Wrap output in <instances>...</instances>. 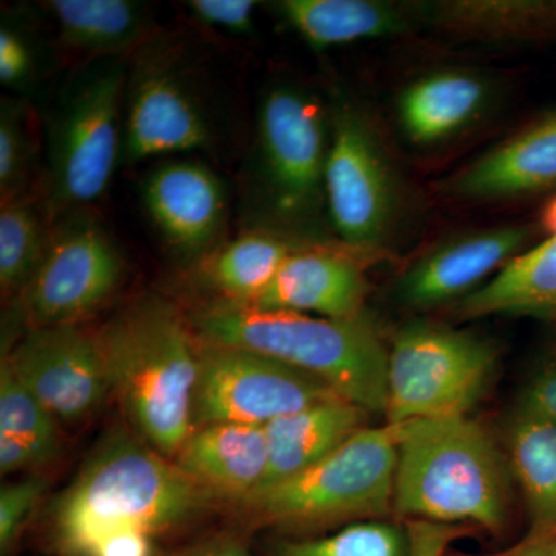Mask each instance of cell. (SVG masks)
I'll list each match as a JSON object with an SVG mask.
<instances>
[{
    "mask_svg": "<svg viewBox=\"0 0 556 556\" xmlns=\"http://www.w3.org/2000/svg\"><path fill=\"white\" fill-rule=\"evenodd\" d=\"M507 460L521 489L529 535L556 532V426L515 407L507 424Z\"/></svg>",
    "mask_w": 556,
    "mask_h": 556,
    "instance_id": "24",
    "label": "cell"
},
{
    "mask_svg": "<svg viewBox=\"0 0 556 556\" xmlns=\"http://www.w3.org/2000/svg\"><path fill=\"white\" fill-rule=\"evenodd\" d=\"M161 556H252L243 538L237 535H223L206 538L199 543L179 547L169 554Z\"/></svg>",
    "mask_w": 556,
    "mask_h": 556,
    "instance_id": "36",
    "label": "cell"
},
{
    "mask_svg": "<svg viewBox=\"0 0 556 556\" xmlns=\"http://www.w3.org/2000/svg\"><path fill=\"white\" fill-rule=\"evenodd\" d=\"M174 463L215 496L243 501L268 473L265 427L215 424L195 428Z\"/></svg>",
    "mask_w": 556,
    "mask_h": 556,
    "instance_id": "18",
    "label": "cell"
},
{
    "mask_svg": "<svg viewBox=\"0 0 556 556\" xmlns=\"http://www.w3.org/2000/svg\"><path fill=\"white\" fill-rule=\"evenodd\" d=\"M416 11L417 20L460 39L518 43L556 36V0H441Z\"/></svg>",
    "mask_w": 556,
    "mask_h": 556,
    "instance_id": "21",
    "label": "cell"
},
{
    "mask_svg": "<svg viewBox=\"0 0 556 556\" xmlns=\"http://www.w3.org/2000/svg\"><path fill=\"white\" fill-rule=\"evenodd\" d=\"M407 527L361 521L311 540H278L270 556H408Z\"/></svg>",
    "mask_w": 556,
    "mask_h": 556,
    "instance_id": "28",
    "label": "cell"
},
{
    "mask_svg": "<svg viewBox=\"0 0 556 556\" xmlns=\"http://www.w3.org/2000/svg\"><path fill=\"white\" fill-rule=\"evenodd\" d=\"M409 540L408 556H447L453 541L467 532L466 526L439 525V522L408 519L405 521Z\"/></svg>",
    "mask_w": 556,
    "mask_h": 556,
    "instance_id": "35",
    "label": "cell"
},
{
    "mask_svg": "<svg viewBox=\"0 0 556 556\" xmlns=\"http://www.w3.org/2000/svg\"><path fill=\"white\" fill-rule=\"evenodd\" d=\"M258 144L274 206L291 218L314 214L325 200L328 156L316 98L298 87H273L260 104Z\"/></svg>",
    "mask_w": 556,
    "mask_h": 556,
    "instance_id": "11",
    "label": "cell"
},
{
    "mask_svg": "<svg viewBox=\"0 0 556 556\" xmlns=\"http://www.w3.org/2000/svg\"><path fill=\"white\" fill-rule=\"evenodd\" d=\"M211 126L200 102L177 73L146 65L129 86L123 156L127 163L211 144Z\"/></svg>",
    "mask_w": 556,
    "mask_h": 556,
    "instance_id": "13",
    "label": "cell"
},
{
    "mask_svg": "<svg viewBox=\"0 0 556 556\" xmlns=\"http://www.w3.org/2000/svg\"><path fill=\"white\" fill-rule=\"evenodd\" d=\"M215 497L141 438L115 433L54 504L51 543L61 556H90L126 533L159 540L199 517Z\"/></svg>",
    "mask_w": 556,
    "mask_h": 556,
    "instance_id": "1",
    "label": "cell"
},
{
    "mask_svg": "<svg viewBox=\"0 0 556 556\" xmlns=\"http://www.w3.org/2000/svg\"><path fill=\"white\" fill-rule=\"evenodd\" d=\"M390 427L397 445L394 514L405 521L506 526L514 477L481 424L460 416Z\"/></svg>",
    "mask_w": 556,
    "mask_h": 556,
    "instance_id": "3",
    "label": "cell"
},
{
    "mask_svg": "<svg viewBox=\"0 0 556 556\" xmlns=\"http://www.w3.org/2000/svg\"><path fill=\"white\" fill-rule=\"evenodd\" d=\"M61 38L102 60L130 50L149 30V11L134 0H51Z\"/></svg>",
    "mask_w": 556,
    "mask_h": 556,
    "instance_id": "25",
    "label": "cell"
},
{
    "mask_svg": "<svg viewBox=\"0 0 556 556\" xmlns=\"http://www.w3.org/2000/svg\"><path fill=\"white\" fill-rule=\"evenodd\" d=\"M126 83L124 62L108 58L80 70L62 91L49 130L54 206L80 211L108 190L123 155L121 105Z\"/></svg>",
    "mask_w": 556,
    "mask_h": 556,
    "instance_id": "7",
    "label": "cell"
},
{
    "mask_svg": "<svg viewBox=\"0 0 556 556\" xmlns=\"http://www.w3.org/2000/svg\"><path fill=\"white\" fill-rule=\"evenodd\" d=\"M489 97V84L481 76L464 70H441L413 80L402 90L399 123L415 144H437L473 123Z\"/></svg>",
    "mask_w": 556,
    "mask_h": 556,
    "instance_id": "20",
    "label": "cell"
},
{
    "mask_svg": "<svg viewBox=\"0 0 556 556\" xmlns=\"http://www.w3.org/2000/svg\"><path fill=\"white\" fill-rule=\"evenodd\" d=\"M50 233L28 201L2 204L0 212V285L3 294L21 295L35 277L49 247Z\"/></svg>",
    "mask_w": 556,
    "mask_h": 556,
    "instance_id": "27",
    "label": "cell"
},
{
    "mask_svg": "<svg viewBox=\"0 0 556 556\" xmlns=\"http://www.w3.org/2000/svg\"><path fill=\"white\" fill-rule=\"evenodd\" d=\"M367 278L357 263L334 252H292L268 288L248 306L351 318L365 313Z\"/></svg>",
    "mask_w": 556,
    "mask_h": 556,
    "instance_id": "16",
    "label": "cell"
},
{
    "mask_svg": "<svg viewBox=\"0 0 556 556\" xmlns=\"http://www.w3.org/2000/svg\"><path fill=\"white\" fill-rule=\"evenodd\" d=\"M0 434L20 439L31 450L39 466L53 459L60 450L56 417L3 362L0 368Z\"/></svg>",
    "mask_w": 556,
    "mask_h": 556,
    "instance_id": "29",
    "label": "cell"
},
{
    "mask_svg": "<svg viewBox=\"0 0 556 556\" xmlns=\"http://www.w3.org/2000/svg\"><path fill=\"white\" fill-rule=\"evenodd\" d=\"M100 332L112 391L142 441L174 460L193 431L199 336L166 300L148 298Z\"/></svg>",
    "mask_w": 556,
    "mask_h": 556,
    "instance_id": "2",
    "label": "cell"
},
{
    "mask_svg": "<svg viewBox=\"0 0 556 556\" xmlns=\"http://www.w3.org/2000/svg\"><path fill=\"white\" fill-rule=\"evenodd\" d=\"M365 416L367 412L340 399L273 420L265 426L269 464L265 482L258 490L316 466L364 428Z\"/></svg>",
    "mask_w": 556,
    "mask_h": 556,
    "instance_id": "19",
    "label": "cell"
},
{
    "mask_svg": "<svg viewBox=\"0 0 556 556\" xmlns=\"http://www.w3.org/2000/svg\"><path fill=\"white\" fill-rule=\"evenodd\" d=\"M298 248L265 232L244 233L207 254L201 262L204 281L222 302L249 305L268 288L289 255Z\"/></svg>",
    "mask_w": 556,
    "mask_h": 556,
    "instance_id": "26",
    "label": "cell"
},
{
    "mask_svg": "<svg viewBox=\"0 0 556 556\" xmlns=\"http://www.w3.org/2000/svg\"><path fill=\"white\" fill-rule=\"evenodd\" d=\"M31 141L20 104L3 101L0 113V192L2 204L20 199L30 174Z\"/></svg>",
    "mask_w": 556,
    "mask_h": 556,
    "instance_id": "30",
    "label": "cell"
},
{
    "mask_svg": "<svg viewBox=\"0 0 556 556\" xmlns=\"http://www.w3.org/2000/svg\"><path fill=\"white\" fill-rule=\"evenodd\" d=\"M39 466L38 459L27 445L10 434H0V471L2 475L16 473Z\"/></svg>",
    "mask_w": 556,
    "mask_h": 556,
    "instance_id": "37",
    "label": "cell"
},
{
    "mask_svg": "<svg viewBox=\"0 0 556 556\" xmlns=\"http://www.w3.org/2000/svg\"><path fill=\"white\" fill-rule=\"evenodd\" d=\"M397 445L393 428H361L298 477L241 501L269 525L314 527L382 521L394 511Z\"/></svg>",
    "mask_w": 556,
    "mask_h": 556,
    "instance_id": "5",
    "label": "cell"
},
{
    "mask_svg": "<svg viewBox=\"0 0 556 556\" xmlns=\"http://www.w3.org/2000/svg\"><path fill=\"white\" fill-rule=\"evenodd\" d=\"M529 239L527 226H501L445 241L401 277L399 298L413 308L463 300L517 257Z\"/></svg>",
    "mask_w": 556,
    "mask_h": 556,
    "instance_id": "14",
    "label": "cell"
},
{
    "mask_svg": "<svg viewBox=\"0 0 556 556\" xmlns=\"http://www.w3.org/2000/svg\"><path fill=\"white\" fill-rule=\"evenodd\" d=\"M459 316H556V232L460 300Z\"/></svg>",
    "mask_w": 556,
    "mask_h": 556,
    "instance_id": "23",
    "label": "cell"
},
{
    "mask_svg": "<svg viewBox=\"0 0 556 556\" xmlns=\"http://www.w3.org/2000/svg\"><path fill=\"white\" fill-rule=\"evenodd\" d=\"M325 200L348 248L361 254L382 248L397 214L396 181L367 119L345 102L332 110Z\"/></svg>",
    "mask_w": 556,
    "mask_h": 556,
    "instance_id": "9",
    "label": "cell"
},
{
    "mask_svg": "<svg viewBox=\"0 0 556 556\" xmlns=\"http://www.w3.org/2000/svg\"><path fill=\"white\" fill-rule=\"evenodd\" d=\"M556 188V113L507 139L447 181L466 200H501Z\"/></svg>",
    "mask_w": 556,
    "mask_h": 556,
    "instance_id": "17",
    "label": "cell"
},
{
    "mask_svg": "<svg viewBox=\"0 0 556 556\" xmlns=\"http://www.w3.org/2000/svg\"><path fill=\"white\" fill-rule=\"evenodd\" d=\"M3 364L62 422H79L112 391L100 332L83 324L28 329Z\"/></svg>",
    "mask_w": 556,
    "mask_h": 556,
    "instance_id": "12",
    "label": "cell"
},
{
    "mask_svg": "<svg viewBox=\"0 0 556 556\" xmlns=\"http://www.w3.org/2000/svg\"><path fill=\"white\" fill-rule=\"evenodd\" d=\"M257 2L252 0H190L188 9L193 16L211 27L223 28L237 35L254 31V13Z\"/></svg>",
    "mask_w": 556,
    "mask_h": 556,
    "instance_id": "33",
    "label": "cell"
},
{
    "mask_svg": "<svg viewBox=\"0 0 556 556\" xmlns=\"http://www.w3.org/2000/svg\"><path fill=\"white\" fill-rule=\"evenodd\" d=\"M500 348L475 332L433 324L402 328L388 351V426L467 416L496 371Z\"/></svg>",
    "mask_w": 556,
    "mask_h": 556,
    "instance_id": "6",
    "label": "cell"
},
{
    "mask_svg": "<svg viewBox=\"0 0 556 556\" xmlns=\"http://www.w3.org/2000/svg\"><path fill=\"white\" fill-rule=\"evenodd\" d=\"M277 10L314 50L404 35L417 20L416 9L380 0H283Z\"/></svg>",
    "mask_w": 556,
    "mask_h": 556,
    "instance_id": "22",
    "label": "cell"
},
{
    "mask_svg": "<svg viewBox=\"0 0 556 556\" xmlns=\"http://www.w3.org/2000/svg\"><path fill=\"white\" fill-rule=\"evenodd\" d=\"M189 321L201 339L276 358L364 412L386 413L388 351L365 313L328 318L218 302Z\"/></svg>",
    "mask_w": 556,
    "mask_h": 556,
    "instance_id": "4",
    "label": "cell"
},
{
    "mask_svg": "<svg viewBox=\"0 0 556 556\" xmlns=\"http://www.w3.org/2000/svg\"><path fill=\"white\" fill-rule=\"evenodd\" d=\"M517 405L556 426V358L544 362L530 375Z\"/></svg>",
    "mask_w": 556,
    "mask_h": 556,
    "instance_id": "34",
    "label": "cell"
},
{
    "mask_svg": "<svg viewBox=\"0 0 556 556\" xmlns=\"http://www.w3.org/2000/svg\"><path fill=\"white\" fill-rule=\"evenodd\" d=\"M456 556H556V532L547 535H527L521 543L508 547L506 551L496 552V554L486 555H467Z\"/></svg>",
    "mask_w": 556,
    "mask_h": 556,
    "instance_id": "38",
    "label": "cell"
},
{
    "mask_svg": "<svg viewBox=\"0 0 556 556\" xmlns=\"http://www.w3.org/2000/svg\"><path fill=\"white\" fill-rule=\"evenodd\" d=\"M46 479L33 477L0 490V554L9 556L31 511L46 492Z\"/></svg>",
    "mask_w": 556,
    "mask_h": 556,
    "instance_id": "31",
    "label": "cell"
},
{
    "mask_svg": "<svg viewBox=\"0 0 556 556\" xmlns=\"http://www.w3.org/2000/svg\"><path fill=\"white\" fill-rule=\"evenodd\" d=\"M142 200L164 239L182 254L207 252L225 223L222 181L193 161H172L150 172Z\"/></svg>",
    "mask_w": 556,
    "mask_h": 556,
    "instance_id": "15",
    "label": "cell"
},
{
    "mask_svg": "<svg viewBox=\"0 0 556 556\" xmlns=\"http://www.w3.org/2000/svg\"><path fill=\"white\" fill-rule=\"evenodd\" d=\"M123 255L108 230L84 208L72 212L50 232L39 269L21 294L31 328L80 324L118 289Z\"/></svg>",
    "mask_w": 556,
    "mask_h": 556,
    "instance_id": "10",
    "label": "cell"
},
{
    "mask_svg": "<svg viewBox=\"0 0 556 556\" xmlns=\"http://www.w3.org/2000/svg\"><path fill=\"white\" fill-rule=\"evenodd\" d=\"M340 399L327 383L276 358L199 338L193 430L215 424L265 427L278 417Z\"/></svg>",
    "mask_w": 556,
    "mask_h": 556,
    "instance_id": "8",
    "label": "cell"
},
{
    "mask_svg": "<svg viewBox=\"0 0 556 556\" xmlns=\"http://www.w3.org/2000/svg\"><path fill=\"white\" fill-rule=\"evenodd\" d=\"M36 56L30 40L20 28L3 24L0 28V80L11 89H22L33 79Z\"/></svg>",
    "mask_w": 556,
    "mask_h": 556,
    "instance_id": "32",
    "label": "cell"
}]
</instances>
